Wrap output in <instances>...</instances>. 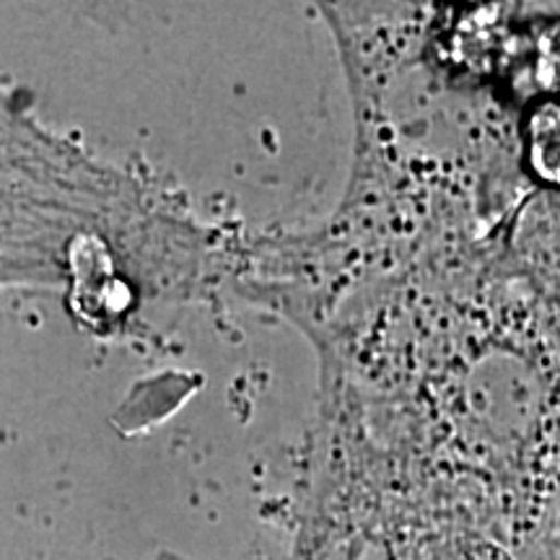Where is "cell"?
<instances>
[{
	"instance_id": "1",
	"label": "cell",
	"mask_w": 560,
	"mask_h": 560,
	"mask_svg": "<svg viewBox=\"0 0 560 560\" xmlns=\"http://www.w3.org/2000/svg\"><path fill=\"white\" fill-rule=\"evenodd\" d=\"M527 161L537 179L560 187V102H542L529 112Z\"/></svg>"
}]
</instances>
